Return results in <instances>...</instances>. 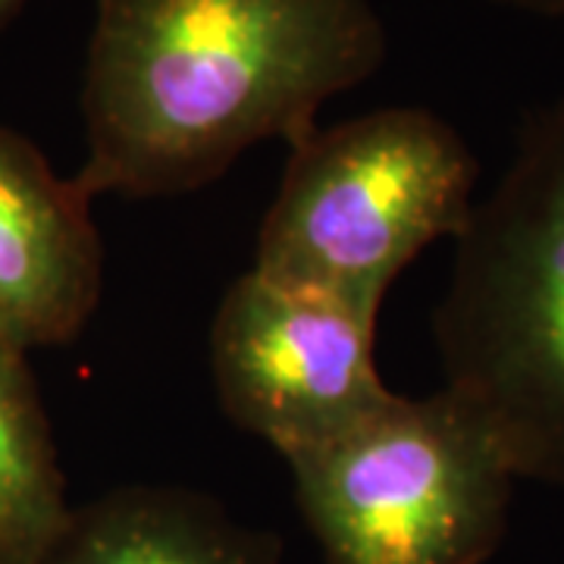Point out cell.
<instances>
[{
  "label": "cell",
  "instance_id": "1",
  "mask_svg": "<svg viewBox=\"0 0 564 564\" xmlns=\"http://www.w3.org/2000/svg\"><path fill=\"white\" fill-rule=\"evenodd\" d=\"M389 57L370 0H98L85 54L91 198H176L261 141L295 148Z\"/></svg>",
  "mask_w": 564,
  "mask_h": 564
},
{
  "label": "cell",
  "instance_id": "2",
  "mask_svg": "<svg viewBox=\"0 0 564 564\" xmlns=\"http://www.w3.org/2000/svg\"><path fill=\"white\" fill-rule=\"evenodd\" d=\"M433 339L443 389L484 417L518 480L564 489V101L527 113L474 204Z\"/></svg>",
  "mask_w": 564,
  "mask_h": 564
},
{
  "label": "cell",
  "instance_id": "3",
  "mask_svg": "<svg viewBox=\"0 0 564 564\" xmlns=\"http://www.w3.org/2000/svg\"><path fill=\"white\" fill-rule=\"evenodd\" d=\"M480 180L477 154L440 113L399 104L314 129L282 170L254 270L380 311L440 239H458Z\"/></svg>",
  "mask_w": 564,
  "mask_h": 564
},
{
  "label": "cell",
  "instance_id": "4",
  "mask_svg": "<svg viewBox=\"0 0 564 564\" xmlns=\"http://www.w3.org/2000/svg\"><path fill=\"white\" fill-rule=\"evenodd\" d=\"M285 464L323 564H486L521 484L484 417L448 389L395 392Z\"/></svg>",
  "mask_w": 564,
  "mask_h": 564
},
{
  "label": "cell",
  "instance_id": "5",
  "mask_svg": "<svg viewBox=\"0 0 564 564\" xmlns=\"http://www.w3.org/2000/svg\"><path fill=\"white\" fill-rule=\"evenodd\" d=\"M377 317L245 270L210 321V377L226 417L282 462L351 433L395 395L377 370Z\"/></svg>",
  "mask_w": 564,
  "mask_h": 564
},
{
  "label": "cell",
  "instance_id": "6",
  "mask_svg": "<svg viewBox=\"0 0 564 564\" xmlns=\"http://www.w3.org/2000/svg\"><path fill=\"white\" fill-rule=\"evenodd\" d=\"M91 202L0 126V336L29 355L73 343L98 311L104 245Z\"/></svg>",
  "mask_w": 564,
  "mask_h": 564
},
{
  "label": "cell",
  "instance_id": "7",
  "mask_svg": "<svg viewBox=\"0 0 564 564\" xmlns=\"http://www.w3.org/2000/svg\"><path fill=\"white\" fill-rule=\"evenodd\" d=\"M39 564H280V540L195 489L129 484L73 505Z\"/></svg>",
  "mask_w": 564,
  "mask_h": 564
},
{
  "label": "cell",
  "instance_id": "8",
  "mask_svg": "<svg viewBox=\"0 0 564 564\" xmlns=\"http://www.w3.org/2000/svg\"><path fill=\"white\" fill-rule=\"evenodd\" d=\"M69 511L29 351L0 336V564H39Z\"/></svg>",
  "mask_w": 564,
  "mask_h": 564
},
{
  "label": "cell",
  "instance_id": "9",
  "mask_svg": "<svg viewBox=\"0 0 564 564\" xmlns=\"http://www.w3.org/2000/svg\"><path fill=\"white\" fill-rule=\"evenodd\" d=\"M486 3L533 13V17H564V0H486Z\"/></svg>",
  "mask_w": 564,
  "mask_h": 564
},
{
  "label": "cell",
  "instance_id": "10",
  "mask_svg": "<svg viewBox=\"0 0 564 564\" xmlns=\"http://www.w3.org/2000/svg\"><path fill=\"white\" fill-rule=\"evenodd\" d=\"M25 3L29 0H0V35L17 22V17L25 10Z\"/></svg>",
  "mask_w": 564,
  "mask_h": 564
}]
</instances>
